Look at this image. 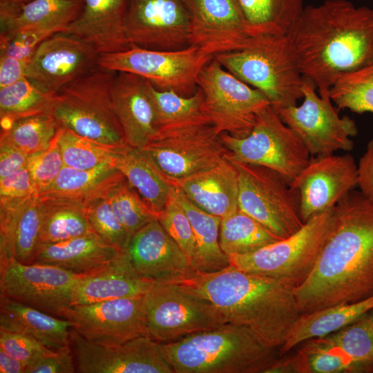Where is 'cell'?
<instances>
[{
    "label": "cell",
    "mask_w": 373,
    "mask_h": 373,
    "mask_svg": "<svg viewBox=\"0 0 373 373\" xmlns=\"http://www.w3.org/2000/svg\"><path fill=\"white\" fill-rule=\"evenodd\" d=\"M302 314L373 295V202L353 189L333 207L314 268L294 288Z\"/></svg>",
    "instance_id": "6da1fadb"
},
{
    "label": "cell",
    "mask_w": 373,
    "mask_h": 373,
    "mask_svg": "<svg viewBox=\"0 0 373 373\" xmlns=\"http://www.w3.org/2000/svg\"><path fill=\"white\" fill-rule=\"evenodd\" d=\"M305 79L319 93L342 75L373 65V9L347 0L305 6L288 34Z\"/></svg>",
    "instance_id": "7a4b0ae2"
},
{
    "label": "cell",
    "mask_w": 373,
    "mask_h": 373,
    "mask_svg": "<svg viewBox=\"0 0 373 373\" xmlns=\"http://www.w3.org/2000/svg\"><path fill=\"white\" fill-rule=\"evenodd\" d=\"M177 284L207 300L227 323L247 328L278 351L302 314L294 288L231 265L212 272L196 271Z\"/></svg>",
    "instance_id": "3957f363"
},
{
    "label": "cell",
    "mask_w": 373,
    "mask_h": 373,
    "mask_svg": "<svg viewBox=\"0 0 373 373\" xmlns=\"http://www.w3.org/2000/svg\"><path fill=\"white\" fill-rule=\"evenodd\" d=\"M174 373H266L278 358L247 328L220 327L160 343Z\"/></svg>",
    "instance_id": "277c9868"
},
{
    "label": "cell",
    "mask_w": 373,
    "mask_h": 373,
    "mask_svg": "<svg viewBox=\"0 0 373 373\" xmlns=\"http://www.w3.org/2000/svg\"><path fill=\"white\" fill-rule=\"evenodd\" d=\"M214 58L231 73L262 93L276 112L296 105L303 97L305 79L288 35L254 37L247 47Z\"/></svg>",
    "instance_id": "5b68a950"
},
{
    "label": "cell",
    "mask_w": 373,
    "mask_h": 373,
    "mask_svg": "<svg viewBox=\"0 0 373 373\" xmlns=\"http://www.w3.org/2000/svg\"><path fill=\"white\" fill-rule=\"evenodd\" d=\"M116 73L97 65L55 95L50 114L60 126L102 144H126L111 102Z\"/></svg>",
    "instance_id": "8992f818"
},
{
    "label": "cell",
    "mask_w": 373,
    "mask_h": 373,
    "mask_svg": "<svg viewBox=\"0 0 373 373\" xmlns=\"http://www.w3.org/2000/svg\"><path fill=\"white\" fill-rule=\"evenodd\" d=\"M333 208L316 215L291 236L255 251L228 256L229 265L276 279L292 288L310 275L328 237Z\"/></svg>",
    "instance_id": "52a82bcc"
},
{
    "label": "cell",
    "mask_w": 373,
    "mask_h": 373,
    "mask_svg": "<svg viewBox=\"0 0 373 373\" xmlns=\"http://www.w3.org/2000/svg\"><path fill=\"white\" fill-rule=\"evenodd\" d=\"M142 149L170 180L210 169L229 155L221 133L209 119L160 128Z\"/></svg>",
    "instance_id": "ba28073f"
},
{
    "label": "cell",
    "mask_w": 373,
    "mask_h": 373,
    "mask_svg": "<svg viewBox=\"0 0 373 373\" xmlns=\"http://www.w3.org/2000/svg\"><path fill=\"white\" fill-rule=\"evenodd\" d=\"M221 138L231 160L271 169L290 185L311 159L304 143L271 106L259 113L247 136L236 137L222 133Z\"/></svg>",
    "instance_id": "9c48e42d"
},
{
    "label": "cell",
    "mask_w": 373,
    "mask_h": 373,
    "mask_svg": "<svg viewBox=\"0 0 373 373\" xmlns=\"http://www.w3.org/2000/svg\"><path fill=\"white\" fill-rule=\"evenodd\" d=\"M142 310L146 336L160 343L227 323L207 300L177 283H153L143 296Z\"/></svg>",
    "instance_id": "30bf717a"
},
{
    "label": "cell",
    "mask_w": 373,
    "mask_h": 373,
    "mask_svg": "<svg viewBox=\"0 0 373 373\" xmlns=\"http://www.w3.org/2000/svg\"><path fill=\"white\" fill-rule=\"evenodd\" d=\"M231 160L238 172L239 209L280 239L303 226L298 192L281 175L263 166Z\"/></svg>",
    "instance_id": "8fae6325"
},
{
    "label": "cell",
    "mask_w": 373,
    "mask_h": 373,
    "mask_svg": "<svg viewBox=\"0 0 373 373\" xmlns=\"http://www.w3.org/2000/svg\"><path fill=\"white\" fill-rule=\"evenodd\" d=\"M213 57L191 46L175 50L131 46L122 52L99 54L97 65L115 72L137 75L158 90L189 97L198 89L201 70Z\"/></svg>",
    "instance_id": "7c38bea8"
},
{
    "label": "cell",
    "mask_w": 373,
    "mask_h": 373,
    "mask_svg": "<svg viewBox=\"0 0 373 373\" xmlns=\"http://www.w3.org/2000/svg\"><path fill=\"white\" fill-rule=\"evenodd\" d=\"M197 85L204 115L220 133L244 137L258 115L271 106L267 97L226 70L214 57L202 68Z\"/></svg>",
    "instance_id": "4fadbf2b"
},
{
    "label": "cell",
    "mask_w": 373,
    "mask_h": 373,
    "mask_svg": "<svg viewBox=\"0 0 373 373\" xmlns=\"http://www.w3.org/2000/svg\"><path fill=\"white\" fill-rule=\"evenodd\" d=\"M315 88L305 79L303 103L278 111L280 119L295 132L312 156L352 150L351 137L358 132L354 121L347 116H339L332 104L329 90L318 95Z\"/></svg>",
    "instance_id": "5bb4252c"
},
{
    "label": "cell",
    "mask_w": 373,
    "mask_h": 373,
    "mask_svg": "<svg viewBox=\"0 0 373 373\" xmlns=\"http://www.w3.org/2000/svg\"><path fill=\"white\" fill-rule=\"evenodd\" d=\"M81 276L52 265L24 264L13 257L0 261V294L63 318Z\"/></svg>",
    "instance_id": "9a60e30c"
},
{
    "label": "cell",
    "mask_w": 373,
    "mask_h": 373,
    "mask_svg": "<svg viewBox=\"0 0 373 373\" xmlns=\"http://www.w3.org/2000/svg\"><path fill=\"white\" fill-rule=\"evenodd\" d=\"M186 0H129L125 32L131 46L175 50L190 46Z\"/></svg>",
    "instance_id": "2e32d148"
},
{
    "label": "cell",
    "mask_w": 373,
    "mask_h": 373,
    "mask_svg": "<svg viewBox=\"0 0 373 373\" xmlns=\"http://www.w3.org/2000/svg\"><path fill=\"white\" fill-rule=\"evenodd\" d=\"M70 346L81 373H174L160 343L140 336L116 345L93 343L71 329Z\"/></svg>",
    "instance_id": "e0dca14e"
},
{
    "label": "cell",
    "mask_w": 373,
    "mask_h": 373,
    "mask_svg": "<svg viewBox=\"0 0 373 373\" xmlns=\"http://www.w3.org/2000/svg\"><path fill=\"white\" fill-rule=\"evenodd\" d=\"M142 298L129 297L73 305L63 318L70 322L72 329L93 343L119 345L146 336Z\"/></svg>",
    "instance_id": "ac0fdd59"
},
{
    "label": "cell",
    "mask_w": 373,
    "mask_h": 373,
    "mask_svg": "<svg viewBox=\"0 0 373 373\" xmlns=\"http://www.w3.org/2000/svg\"><path fill=\"white\" fill-rule=\"evenodd\" d=\"M99 55L82 39L56 33L38 46L27 66L25 77L41 91L55 95L96 66Z\"/></svg>",
    "instance_id": "d6986e66"
},
{
    "label": "cell",
    "mask_w": 373,
    "mask_h": 373,
    "mask_svg": "<svg viewBox=\"0 0 373 373\" xmlns=\"http://www.w3.org/2000/svg\"><path fill=\"white\" fill-rule=\"evenodd\" d=\"M357 164L350 154L317 155L290 185L298 192L304 223L333 208L357 186Z\"/></svg>",
    "instance_id": "ffe728a7"
},
{
    "label": "cell",
    "mask_w": 373,
    "mask_h": 373,
    "mask_svg": "<svg viewBox=\"0 0 373 373\" xmlns=\"http://www.w3.org/2000/svg\"><path fill=\"white\" fill-rule=\"evenodd\" d=\"M190 12L189 45L215 56L242 50L247 33L237 0H186Z\"/></svg>",
    "instance_id": "44dd1931"
},
{
    "label": "cell",
    "mask_w": 373,
    "mask_h": 373,
    "mask_svg": "<svg viewBox=\"0 0 373 373\" xmlns=\"http://www.w3.org/2000/svg\"><path fill=\"white\" fill-rule=\"evenodd\" d=\"M126 251L136 272L154 283H178L196 272L157 218L132 236Z\"/></svg>",
    "instance_id": "7402d4cb"
},
{
    "label": "cell",
    "mask_w": 373,
    "mask_h": 373,
    "mask_svg": "<svg viewBox=\"0 0 373 373\" xmlns=\"http://www.w3.org/2000/svg\"><path fill=\"white\" fill-rule=\"evenodd\" d=\"M111 102L126 144L144 149L157 131L149 82L135 74L117 72L111 86Z\"/></svg>",
    "instance_id": "603a6c76"
},
{
    "label": "cell",
    "mask_w": 373,
    "mask_h": 373,
    "mask_svg": "<svg viewBox=\"0 0 373 373\" xmlns=\"http://www.w3.org/2000/svg\"><path fill=\"white\" fill-rule=\"evenodd\" d=\"M79 17L61 32L90 44L99 54L130 48L125 32L129 0H83Z\"/></svg>",
    "instance_id": "cb8c5ba5"
},
{
    "label": "cell",
    "mask_w": 373,
    "mask_h": 373,
    "mask_svg": "<svg viewBox=\"0 0 373 373\" xmlns=\"http://www.w3.org/2000/svg\"><path fill=\"white\" fill-rule=\"evenodd\" d=\"M153 283L140 276L127 251H122L105 266L81 276L73 291L72 305L143 296Z\"/></svg>",
    "instance_id": "d4e9b609"
},
{
    "label": "cell",
    "mask_w": 373,
    "mask_h": 373,
    "mask_svg": "<svg viewBox=\"0 0 373 373\" xmlns=\"http://www.w3.org/2000/svg\"><path fill=\"white\" fill-rule=\"evenodd\" d=\"M170 182L193 204L213 216L222 218L238 209V172L228 155L210 169Z\"/></svg>",
    "instance_id": "484cf974"
},
{
    "label": "cell",
    "mask_w": 373,
    "mask_h": 373,
    "mask_svg": "<svg viewBox=\"0 0 373 373\" xmlns=\"http://www.w3.org/2000/svg\"><path fill=\"white\" fill-rule=\"evenodd\" d=\"M121 251L97 233H92L59 242L39 243L33 263L84 275L105 266Z\"/></svg>",
    "instance_id": "4316f807"
},
{
    "label": "cell",
    "mask_w": 373,
    "mask_h": 373,
    "mask_svg": "<svg viewBox=\"0 0 373 373\" xmlns=\"http://www.w3.org/2000/svg\"><path fill=\"white\" fill-rule=\"evenodd\" d=\"M0 329L32 338L57 350L70 345L69 321L0 294Z\"/></svg>",
    "instance_id": "83f0119b"
},
{
    "label": "cell",
    "mask_w": 373,
    "mask_h": 373,
    "mask_svg": "<svg viewBox=\"0 0 373 373\" xmlns=\"http://www.w3.org/2000/svg\"><path fill=\"white\" fill-rule=\"evenodd\" d=\"M114 166L158 218L169 199L172 184L149 155L125 144L118 147Z\"/></svg>",
    "instance_id": "f1b7e54d"
},
{
    "label": "cell",
    "mask_w": 373,
    "mask_h": 373,
    "mask_svg": "<svg viewBox=\"0 0 373 373\" xmlns=\"http://www.w3.org/2000/svg\"><path fill=\"white\" fill-rule=\"evenodd\" d=\"M125 179L112 164L88 170L64 166L53 183L37 196L71 200L88 205L97 200L107 198L111 191Z\"/></svg>",
    "instance_id": "f546056e"
},
{
    "label": "cell",
    "mask_w": 373,
    "mask_h": 373,
    "mask_svg": "<svg viewBox=\"0 0 373 373\" xmlns=\"http://www.w3.org/2000/svg\"><path fill=\"white\" fill-rule=\"evenodd\" d=\"M372 309L373 295L357 302L335 305L301 314L291 326L285 343L279 348L278 355H285L307 340L334 333Z\"/></svg>",
    "instance_id": "4dcf8cb0"
},
{
    "label": "cell",
    "mask_w": 373,
    "mask_h": 373,
    "mask_svg": "<svg viewBox=\"0 0 373 373\" xmlns=\"http://www.w3.org/2000/svg\"><path fill=\"white\" fill-rule=\"evenodd\" d=\"M41 218L39 243L59 242L96 233L87 216V205L63 198L37 196Z\"/></svg>",
    "instance_id": "1f68e13d"
},
{
    "label": "cell",
    "mask_w": 373,
    "mask_h": 373,
    "mask_svg": "<svg viewBox=\"0 0 373 373\" xmlns=\"http://www.w3.org/2000/svg\"><path fill=\"white\" fill-rule=\"evenodd\" d=\"M251 38L287 35L305 6L303 0H237Z\"/></svg>",
    "instance_id": "d6a6232c"
},
{
    "label": "cell",
    "mask_w": 373,
    "mask_h": 373,
    "mask_svg": "<svg viewBox=\"0 0 373 373\" xmlns=\"http://www.w3.org/2000/svg\"><path fill=\"white\" fill-rule=\"evenodd\" d=\"M171 193L184 209L193 228L197 245L195 271L212 272L228 267V256L222 251L220 245L222 218L195 206L173 185Z\"/></svg>",
    "instance_id": "836d02e7"
},
{
    "label": "cell",
    "mask_w": 373,
    "mask_h": 373,
    "mask_svg": "<svg viewBox=\"0 0 373 373\" xmlns=\"http://www.w3.org/2000/svg\"><path fill=\"white\" fill-rule=\"evenodd\" d=\"M83 0H32L26 4L0 39L27 30H56L62 32L79 15Z\"/></svg>",
    "instance_id": "e575fe53"
},
{
    "label": "cell",
    "mask_w": 373,
    "mask_h": 373,
    "mask_svg": "<svg viewBox=\"0 0 373 373\" xmlns=\"http://www.w3.org/2000/svg\"><path fill=\"white\" fill-rule=\"evenodd\" d=\"M219 238L227 256L249 253L281 240L239 209L221 219Z\"/></svg>",
    "instance_id": "d590c367"
},
{
    "label": "cell",
    "mask_w": 373,
    "mask_h": 373,
    "mask_svg": "<svg viewBox=\"0 0 373 373\" xmlns=\"http://www.w3.org/2000/svg\"><path fill=\"white\" fill-rule=\"evenodd\" d=\"M54 96L35 87L26 77L0 88L1 128L20 118L50 113Z\"/></svg>",
    "instance_id": "8d00e7d4"
},
{
    "label": "cell",
    "mask_w": 373,
    "mask_h": 373,
    "mask_svg": "<svg viewBox=\"0 0 373 373\" xmlns=\"http://www.w3.org/2000/svg\"><path fill=\"white\" fill-rule=\"evenodd\" d=\"M60 127L50 113L20 118L1 128L0 143L14 146L30 155L47 149Z\"/></svg>",
    "instance_id": "74e56055"
},
{
    "label": "cell",
    "mask_w": 373,
    "mask_h": 373,
    "mask_svg": "<svg viewBox=\"0 0 373 373\" xmlns=\"http://www.w3.org/2000/svg\"><path fill=\"white\" fill-rule=\"evenodd\" d=\"M56 139L64 166L80 170L114 165L120 146L97 143L63 126L59 128Z\"/></svg>",
    "instance_id": "f35d334b"
},
{
    "label": "cell",
    "mask_w": 373,
    "mask_h": 373,
    "mask_svg": "<svg viewBox=\"0 0 373 373\" xmlns=\"http://www.w3.org/2000/svg\"><path fill=\"white\" fill-rule=\"evenodd\" d=\"M149 91L155 108L157 130L171 125L209 119L203 111V95L198 87L193 95L184 97L172 91L158 90L149 82Z\"/></svg>",
    "instance_id": "ab89813d"
},
{
    "label": "cell",
    "mask_w": 373,
    "mask_h": 373,
    "mask_svg": "<svg viewBox=\"0 0 373 373\" xmlns=\"http://www.w3.org/2000/svg\"><path fill=\"white\" fill-rule=\"evenodd\" d=\"M352 359L358 372L373 367V309L357 320L326 336Z\"/></svg>",
    "instance_id": "60d3db41"
},
{
    "label": "cell",
    "mask_w": 373,
    "mask_h": 373,
    "mask_svg": "<svg viewBox=\"0 0 373 373\" xmlns=\"http://www.w3.org/2000/svg\"><path fill=\"white\" fill-rule=\"evenodd\" d=\"M329 96L338 108L373 113V65L341 76Z\"/></svg>",
    "instance_id": "b9f144b4"
},
{
    "label": "cell",
    "mask_w": 373,
    "mask_h": 373,
    "mask_svg": "<svg viewBox=\"0 0 373 373\" xmlns=\"http://www.w3.org/2000/svg\"><path fill=\"white\" fill-rule=\"evenodd\" d=\"M300 345L297 352L304 373L358 372L350 356L326 336L311 338Z\"/></svg>",
    "instance_id": "7bdbcfd3"
},
{
    "label": "cell",
    "mask_w": 373,
    "mask_h": 373,
    "mask_svg": "<svg viewBox=\"0 0 373 373\" xmlns=\"http://www.w3.org/2000/svg\"><path fill=\"white\" fill-rule=\"evenodd\" d=\"M107 199L115 215L131 237L157 218L126 179L111 191Z\"/></svg>",
    "instance_id": "ee69618b"
},
{
    "label": "cell",
    "mask_w": 373,
    "mask_h": 373,
    "mask_svg": "<svg viewBox=\"0 0 373 373\" xmlns=\"http://www.w3.org/2000/svg\"><path fill=\"white\" fill-rule=\"evenodd\" d=\"M157 219L195 269L197 245L193 228L184 209L171 192L164 210L159 214Z\"/></svg>",
    "instance_id": "f6af8a7d"
},
{
    "label": "cell",
    "mask_w": 373,
    "mask_h": 373,
    "mask_svg": "<svg viewBox=\"0 0 373 373\" xmlns=\"http://www.w3.org/2000/svg\"><path fill=\"white\" fill-rule=\"evenodd\" d=\"M41 218L37 196L23 211L19 220L14 241V258L24 264L33 263L39 236Z\"/></svg>",
    "instance_id": "bcb514c9"
},
{
    "label": "cell",
    "mask_w": 373,
    "mask_h": 373,
    "mask_svg": "<svg viewBox=\"0 0 373 373\" xmlns=\"http://www.w3.org/2000/svg\"><path fill=\"white\" fill-rule=\"evenodd\" d=\"M88 221L94 231L119 250L127 249L131 236L119 221L107 198H101L87 205Z\"/></svg>",
    "instance_id": "7dc6e473"
},
{
    "label": "cell",
    "mask_w": 373,
    "mask_h": 373,
    "mask_svg": "<svg viewBox=\"0 0 373 373\" xmlns=\"http://www.w3.org/2000/svg\"><path fill=\"white\" fill-rule=\"evenodd\" d=\"M64 166L56 136L47 149L29 155L27 168L37 195L53 183Z\"/></svg>",
    "instance_id": "c3c4849f"
},
{
    "label": "cell",
    "mask_w": 373,
    "mask_h": 373,
    "mask_svg": "<svg viewBox=\"0 0 373 373\" xmlns=\"http://www.w3.org/2000/svg\"><path fill=\"white\" fill-rule=\"evenodd\" d=\"M35 197L0 200V261L14 257L15 236L19 220L24 209Z\"/></svg>",
    "instance_id": "681fc988"
},
{
    "label": "cell",
    "mask_w": 373,
    "mask_h": 373,
    "mask_svg": "<svg viewBox=\"0 0 373 373\" xmlns=\"http://www.w3.org/2000/svg\"><path fill=\"white\" fill-rule=\"evenodd\" d=\"M56 30H27L0 39V55L29 62L38 46Z\"/></svg>",
    "instance_id": "f907efd6"
},
{
    "label": "cell",
    "mask_w": 373,
    "mask_h": 373,
    "mask_svg": "<svg viewBox=\"0 0 373 373\" xmlns=\"http://www.w3.org/2000/svg\"><path fill=\"white\" fill-rule=\"evenodd\" d=\"M77 372L70 345L57 350H50L31 361L25 373H73Z\"/></svg>",
    "instance_id": "816d5d0a"
},
{
    "label": "cell",
    "mask_w": 373,
    "mask_h": 373,
    "mask_svg": "<svg viewBox=\"0 0 373 373\" xmlns=\"http://www.w3.org/2000/svg\"><path fill=\"white\" fill-rule=\"evenodd\" d=\"M0 347L21 361L25 367L39 355L51 350L32 338L1 329Z\"/></svg>",
    "instance_id": "f5cc1de1"
},
{
    "label": "cell",
    "mask_w": 373,
    "mask_h": 373,
    "mask_svg": "<svg viewBox=\"0 0 373 373\" xmlns=\"http://www.w3.org/2000/svg\"><path fill=\"white\" fill-rule=\"evenodd\" d=\"M37 196L27 167L0 178V200L27 199Z\"/></svg>",
    "instance_id": "db71d44e"
},
{
    "label": "cell",
    "mask_w": 373,
    "mask_h": 373,
    "mask_svg": "<svg viewBox=\"0 0 373 373\" xmlns=\"http://www.w3.org/2000/svg\"><path fill=\"white\" fill-rule=\"evenodd\" d=\"M357 172L359 191L373 202V138L368 142L365 152L359 160Z\"/></svg>",
    "instance_id": "11a10c76"
},
{
    "label": "cell",
    "mask_w": 373,
    "mask_h": 373,
    "mask_svg": "<svg viewBox=\"0 0 373 373\" xmlns=\"http://www.w3.org/2000/svg\"><path fill=\"white\" fill-rule=\"evenodd\" d=\"M28 157L14 146L0 143V178L27 167Z\"/></svg>",
    "instance_id": "9f6ffc18"
},
{
    "label": "cell",
    "mask_w": 373,
    "mask_h": 373,
    "mask_svg": "<svg viewBox=\"0 0 373 373\" xmlns=\"http://www.w3.org/2000/svg\"><path fill=\"white\" fill-rule=\"evenodd\" d=\"M28 63L0 55V88L12 84L24 77Z\"/></svg>",
    "instance_id": "6f0895ef"
},
{
    "label": "cell",
    "mask_w": 373,
    "mask_h": 373,
    "mask_svg": "<svg viewBox=\"0 0 373 373\" xmlns=\"http://www.w3.org/2000/svg\"><path fill=\"white\" fill-rule=\"evenodd\" d=\"M25 365L0 347V373H25Z\"/></svg>",
    "instance_id": "680465c9"
},
{
    "label": "cell",
    "mask_w": 373,
    "mask_h": 373,
    "mask_svg": "<svg viewBox=\"0 0 373 373\" xmlns=\"http://www.w3.org/2000/svg\"><path fill=\"white\" fill-rule=\"evenodd\" d=\"M32 1V0H0V1H2V2L15 3L21 4L23 6H25L26 4L30 3Z\"/></svg>",
    "instance_id": "91938a15"
}]
</instances>
